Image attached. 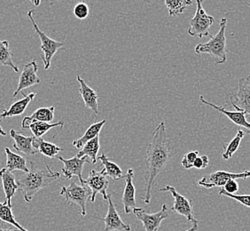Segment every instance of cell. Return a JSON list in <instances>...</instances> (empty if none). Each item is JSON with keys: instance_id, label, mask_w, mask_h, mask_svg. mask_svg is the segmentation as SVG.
I'll list each match as a JSON object with an SVG mask.
<instances>
[{"instance_id": "6da1fadb", "label": "cell", "mask_w": 250, "mask_h": 231, "mask_svg": "<svg viewBox=\"0 0 250 231\" xmlns=\"http://www.w3.org/2000/svg\"><path fill=\"white\" fill-rule=\"evenodd\" d=\"M170 140L167 136L164 122H161L154 129L152 139L146 149V174H145V204H149L152 198V189L160 173L164 170L171 159Z\"/></svg>"}, {"instance_id": "7a4b0ae2", "label": "cell", "mask_w": 250, "mask_h": 231, "mask_svg": "<svg viewBox=\"0 0 250 231\" xmlns=\"http://www.w3.org/2000/svg\"><path fill=\"white\" fill-rule=\"evenodd\" d=\"M29 164V172L23 173L17 181L18 190L22 193L27 203L31 202L37 193L42 188H46L61 176V173L53 172L46 163H44V168L39 167L32 161H30Z\"/></svg>"}, {"instance_id": "3957f363", "label": "cell", "mask_w": 250, "mask_h": 231, "mask_svg": "<svg viewBox=\"0 0 250 231\" xmlns=\"http://www.w3.org/2000/svg\"><path fill=\"white\" fill-rule=\"evenodd\" d=\"M227 19L222 18L219 29L215 36H210V40L205 44H199L195 46V53H208L212 57L217 59V64H223L227 61L226 29Z\"/></svg>"}, {"instance_id": "277c9868", "label": "cell", "mask_w": 250, "mask_h": 231, "mask_svg": "<svg viewBox=\"0 0 250 231\" xmlns=\"http://www.w3.org/2000/svg\"><path fill=\"white\" fill-rule=\"evenodd\" d=\"M215 20L213 16L208 15L202 6V0H196V12L195 15L190 20V26L188 33L192 37H198L202 39L203 37L210 36L209 29Z\"/></svg>"}, {"instance_id": "5b68a950", "label": "cell", "mask_w": 250, "mask_h": 231, "mask_svg": "<svg viewBox=\"0 0 250 231\" xmlns=\"http://www.w3.org/2000/svg\"><path fill=\"white\" fill-rule=\"evenodd\" d=\"M60 195L70 205L80 207L81 216L86 215V204L92 197V190L87 186H80L76 182H72L69 186L62 188Z\"/></svg>"}, {"instance_id": "8992f818", "label": "cell", "mask_w": 250, "mask_h": 231, "mask_svg": "<svg viewBox=\"0 0 250 231\" xmlns=\"http://www.w3.org/2000/svg\"><path fill=\"white\" fill-rule=\"evenodd\" d=\"M28 17H29L31 23L33 25L35 32L39 36V39L41 41V51H42L41 58H42V61H43L44 69H49V68L51 66L52 59L60 49L62 48L64 44L50 39L47 35H45L43 31L40 30L39 26L37 25L35 20H34L33 10L29 11Z\"/></svg>"}, {"instance_id": "52a82bcc", "label": "cell", "mask_w": 250, "mask_h": 231, "mask_svg": "<svg viewBox=\"0 0 250 231\" xmlns=\"http://www.w3.org/2000/svg\"><path fill=\"white\" fill-rule=\"evenodd\" d=\"M229 99L228 105L236 111H244L250 116V74L239 80V90L234 93H226Z\"/></svg>"}, {"instance_id": "ba28073f", "label": "cell", "mask_w": 250, "mask_h": 231, "mask_svg": "<svg viewBox=\"0 0 250 231\" xmlns=\"http://www.w3.org/2000/svg\"><path fill=\"white\" fill-rule=\"evenodd\" d=\"M250 177V171H244L242 173H235L226 172V171H217L214 173L204 176L203 178L198 181V185L205 188L224 187L226 183L231 180L238 179H247Z\"/></svg>"}, {"instance_id": "9c48e42d", "label": "cell", "mask_w": 250, "mask_h": 231, "mask_svg": "<svg viewBox=\"0 0 250 231\" xmlns=\"http://www.w3.org/2000/svg\"><path fill=\"white\" fill-rule=\"evenodd\" d=\"M160 191L169 192L171 194L174 198L173 207H171V210L173 212H178V214L185 217L188 222L197 223V220L193 215V204L190 198L184 197L176 190V188L169 185L160 188Z\"/></svg>"}, {"instance_id": "30bf717a", "label": "cell", "mask_w": 250, "mask_h": 231, "mask_svg": "<svg viewBox=\"0 0 250 231\" xmlns=\"http://www.w3.org/2000/svg\"><path fill=\"white\" fill-rule=\"evenodd\" d=\"M132 212L137 217V219L142 222L146 231H158L163 221L168 216V207L165 204L163 205L159 212L153 214L147 213L142 207H136L132 210Z\"/></svg>"}, {"instance_id": "8fae6325", "label": "cell", "mask_w": 250, "mask_h": 231, "mask_svg": "<svg viewBox=\"0 0 250 231\" xmlns=\"http://www.w3.org/2000/svg\"><path fill=\"white\" fill-rule=\"evenodd\" d=\"M84 184L92 190L91 202H95L97 194H101L103 199L107 201V198H108L107 188L109 186V182H108V179L106 178V175H104L102 170L100 172H98L96 170H92L89 173L86 180H84Z\"/></svg>"}, {"instance_id": "7c38bea8", "label": "cell", "mask_w": 250, "mask_h": 231, "mask_svg": "<svg viewBox=\"0 0 250 231\" xmlns=\"http://www.w3.org/2000/svg\"><path fill=\"white\" fill-rule=\"evenodd\" d=\"M56 159L63 163L62 174L66 180L76 176L82 184L85 186L84 180L83 178V169L85 163H90V160L87 157H83L81 159L75 156L72 159H65L62 157H56Z\"/></svg>"}, {"instance_id": "4fadbf2b", "label": "cell", "mask_w": 250, "mask_h": 231, "mask_svg": "<svg viewBox=\"0 0 250 231\" xmlns=\"http://www.w3.org/2000/svg\"><path fill=\"white\" fill-rule=\"evenodd\" d=\"M38 70H39V66L36 63V60H33L25 65L20 75L18 87L14 92L13 97L17 96V94L19 92H21L22 90L33 87L35 85H38L41 82L40 78L38 77Z\"/></svg>"}, {"instance_id": "5bb4252c", "label": "cell", "mask_w": 250, "mask_h": 231, "mask_svg": "<svg viewBox=\"0 0 250 231\" xmlns=\"http://www.w3.org/2000/svg\"><path fill=\"white\" fill-rule=\"evenodd\" d=\"M105 223V231H130L129 224L122 221L118 212L116 211V207L113 203L111 196L107 198V212L106 216L102 219Z\"/></svg>"}, {"instance_id": "9a60e30c", "label": "cell", "mask_w": 250, "mask_h": 231, "mask_svg": "<svg viewBox=\"0 0 250 231\" xmlns=\"http://www.w3.org/2000/svg\"><path fill=\"white\" fill-rule=\"evenodd\" d=\"M133 170L131 168L128 169L127 173H125V186L122 198V203L124 205V212L127 214L130 213L132 210L137 207L136 188L133 183Z\"/></svg>"}, {"instance_id": "2e32d148", "label": "cell", "mask_w": 250, "mask_h": 231, "mask_svg": "<svg viewBox=\"0 0 250 231\" xmlns=\"http://www.w3.org/2000/svg\"><path fill=\"white\" fill-rule=\"evenodd\" d=\"M200 101L208 105V106L212 107L214 108L215 110H217V111H219L220 113H222L223 115L226 116V117H228L230 120L234 123L235 125H239V126H242V127H245L246 129H248L249 132L248 134L250 135V123L249 121L247 120V113L244 111H230L226 110L225 107L217 106L215 105L214 103L211 102H208L206 101L202 95L200 96Z\"/></svg>"}, {"instance_id": "e0dca14e", "label": "cell", "mask_w": 250, "mask_h": 231, "mask_svg": "<svg viewBox=\"0 0 250 231\" xmlns=\"http://www.w3.org/2000/svg\"><path fill=\"white\" fill-rule=\"evenodd\" d=\"M77 79L80 84L78 92L82 96L84 105L89 110H91L95 114V116L98 115L99 114V101H99V95H98V93L92 88L87 86L86 83L84 82V80L81 78L80 76H77Z\"/></svg>"}, {"instance_id": "ac0fdd59", "label": "cell", "mask_w": 250, "mask_h": 231, "mask_svg": "<svg viewBox=\"0 0 250 231\" xmlns=\"http://www.w3.org/2000/svg\"><path fill=\"white\" fill-rule=\"evenodd\" d=\"M10 135L14 140V148L16 151L24 153L27 156H33L38 153V150L33 147L34 136H25L12 129Z\"/></svg>"}, {"instance_id": "d6986e66", "label": "cell", "mask_w": 250, "mask_h": 231, "mask_svg": "<svg viewBox=\"0 0 250 231\" xmlns=\"http://www.w3.org/2000/svg\"><path fill=\"white\" fill-rule=\"evenodd\" d=\"M0 178L3 183V189L5 195V201L10 206L12 205V198L18 190V184L15 174L6 168L0 170Z\"/></svg>"}, {"instance_id": "ffe728a7", "label": "cell", "mask_w": 250, "mask_h": 231, "mask_svg": "<svg viewBox=\"0 0 250 231\" xmlns=\"http://www.w3.org/2000/svg\"><path fill=\"white\" fill-rule=\"evenodd\" d=\"M54 107H48V108H39L34 111L32 115L29 116H25L21 120V128L27 129L29 128V125L34 121H41L45 123H51L54 117Z\"/></svg>"}, {"instance_id": "44dd1931", "label": "cell", "mask_w": 250, "mask_h": 231, "mask_svg": "<svg viewBox=\"0 0 250 231\" xmlns=\"http://www.w3.org/2000/svg\"><path fill=\"white\" fill-rule=\"evenodd\" d=\"M23 98L21 99L19 101H15V103H13L8 110H5L3 111L0 116L2 119H5L7 117H12L15 116H21L24 113L27 107L29 106V103L32 101L34 97L36 96L35 92H31L28 95H25L24 93L21 92Z\"/></svg>"}, {"instance_id": "7402d4cb", "label": "cell", "mask_w": 250, "mask_h": 231, "mask_svg": "<svg viewBox=\"0 0 250 231\" xmlns=\"http://www.w3.org/2000/svg\"><path fill=\"white\" fill-rule=\"evenodd\" d=\"M99 160H101V162L100 167L104 166V168L102 169V172L106 177H109L114 181H119L125 178V173L120 168V166L114 163L113 161H111V159L107 158L104 153H102L99 157Z\"/></svg>"}, {"instance_id": "603a6c76", "label": "cell", "mask_w": 250, "mask_h": 231, "mask_svg": "<svg viewBox=\"0 0 250 231\" xmlns=\"http://www.w3.org/2000/svg\"><path fill=\"white\" fill-rule=\"evenodd\" d=\"M5 153L6 156L5 168L8 171L12 173L15 171H21L23 173L29 172V169L27 167L26 159L23 157L14 153L9 148H5Z\"/></svg>"}, {"instance_id": "cb8c5ba5", "label": "cell", "mask_w": 250, "mask_h": 231, "mask_svg": "<svg viewBox=\"0 0 250 231\" xmlns=\"http://www.w3.org/2000/svg\"><path fill=\"white\" fill-rule=\"evenodd\" d=\"M33 147L40 154L49 159L56 158L59 152L63 150L57 145L53 144L52 142H48V141H44L42 138H36V137H34Z\"/></svg>"}, {"instance_id": "d4e9b609", "label": "cell", "mask_w": 250, "mask_h": 231, "mask_svg": "<svg viewBox=\"0 0 250 231\" xmlns=\"http://www.w3.org/2000/svg\"><path fill=\"white\" fill-rule=\"evenodd\" d=\"M106 121L104 120L100 121L92 124L84 133V135H83L81 138L77 139V140H74L72 142V145L74 147H76L77 149H82L84 145L86 144L89 140L94 139L97 136L100 135L102 127L106 124Z\"/></svg>"}, {"instance_id": "484cf974", "label": "cell", "mask_w": 250, "mask_h": 231, "mask_svg": "<svg viewBox=\"0 0 250 231\" xmlns=\"http://www.w3.org/2000/svg\"><path fill=\"white\" fill-rule=\"evenodd\" d=\"M100 148H101V144H100V135H99L94 139L89 140L77 153V157L79 159H81L83 157H87L88 159H91L92 164H96L97 156L99 153Z\"/></svg>"}, {"instance_id": "4316f807", "label": "cell", "mask_w": 250, "mask_h": 231, "mask_svg": "<svg viewBox=\"0 0 250 231\" xmlns=\"http://www.w3.org/2000/svg\"><path fill=\"white\" fill-rule=\"evenodd\" d=\"M63 125H64L63 121H60V122L54 123V124L45 123V122H41V121H34L29 125V128L32 132L34 137L42 138V136L47 134L51 129H53L54 127H58V126L62 128Z\"/></svg>"}, {"instance_id": "83f0119b", "label": "cell", "mask_w": 250, "mask_h": 231, "mask_svg": "<svg viewBox=\"0 0 250 231\" xmlns=\"http://www.w3.org/2000/svg\"><path fill=\"white\" fill-rule=\"evenodd\" d=\"M0 221L11 224L15 227V229H18L21 231H29L21 226L19 222H16L15 215L13 213V206H10L6 202H0Z\"/></svg>"}, {"instance_id": "f1b7e54d", "label": "cell", "mask_w": 250, "mask_h": 231, "mask_svg": "<svg viewBox=\"0 0 250 231\" xmlns=\"http://www.w3.org/2000/svg\"><path fill=\"white\" fill-rule=\"evenodd\" d=\"M245 136V132L243 130H238L237 135L232 140L228 143V144H223V148H224V152L222 154V158L225 160H229L231 159L233 155L235 154L236 151L240 148L241 140L244 138Z\"/></svg>"}, {"instance_id": "f546056e", "label": "cell", "mask_w": 250, "mask_h": 231, "mask_svg": "<svg viewBox=\"0 0 250 231\" xmlns=\"http://www.w3.org/2000/svg\"><path fill=\"white\" fill-rule=\"evenodd\" d=\"M13 54L9 48L7 40H0V66L12 68L15 72H19V69L13 63Z\"/></svg>"}, {"instance_id": "4dcf8cb0", "label": "cell", "mask_w": 250, "mask_h": 231, "mask_svg": "<svg viewBox=\"0 0 250 231\" xmlns=\"http://www.w3.org/2000/svg\"><path fill=\"white\" fill-rule=\"evenodd\" d=\"M169 16L182 15L185 10L192 4V0H164Z\"/></svg>"}, {"instance_id": "1f68e13d", "label": "cell", "mask_w": 250, "mask_h": 231, "mask_svg": "<svg viewBox=\"0 0 250 231\" xmlns=\"http://www.w3.org/2000/svg\"><path fill=\"white\" fill-rule=\"evenodd\" d=\"M219 195L220 196H225L227 198H231L233 200H235L238 203H240L244 207H250V195H237V194H230L227 193L221 188L219 190Z\"/></svg>"}, {"instance_id": "d6a6232c", "label": "cell", "mask_w": 250, "mask_h": 231, "mask_svg": "<svg viewBox=\"0 0 250 231\" xmlns=\"http://www.w3.org/2000/svg\"><path fill=\"white\" fill-rule=\"evenodd\" d=\"M73 13L77 19L84 20L90 14V9H89V6L87 5L86 3L80 2L74 7Z\"/></svg>"}, {"instance_id": "836d02e7", "label": "cell", "mask_w": 250, "mask_h": 231, "mask_svg": "<svg viewBox=\"0 0 250 231\" xmlns=\"http://www.w3.org/2000/svg\"><path fill=\"white\" fill-rule=\"evenodd\" d=\"M199 155L198 150H193V151H189L184 155L183 159L181 164L183 165L185 169H191L193 167V162L194 160L197 159Z\"/></svg>"}, {"instance_id": "e575fe53", "label": "cell", "mask_w": 250, "mask_h": 231, "mask_svg": "<svg viewBox=\"0 0 250 231\" xmlns=\"http://www.w3.org/2000/svg\"><path fill=\"white\" fill-rule=\"evenodd\" d=\"M208 163H209V160L207 156L198 157L197 159H195L193 162L192 168L205 169L208 165Z\"/></svg>"}, {"instance_id": "d590c367", "label": "cell", "mask_w": 250, "mask_h": 231, "mask_svg": "<svg viewBox=\"0 0 250 231\" xmlns=\"http://www.w3.org/2000/svg\"><path fill=\"white\" fill-rule=\"evenodd\" d=\"M223 189L227 193L230 194H235L239 190V184L237 183V180H231L226 183L223 187Z\"/></svg>"}, {"instance_id": "8d00e7d4", "label": "cell", "mask_w": 250, "mask_h": 231, "mask_svg": "<svg viewBox=\"0 0 250 231\" xmlns=\"http://www.w3.org/2000/svg\"><path fill=\"white\" fill-rule=\"evenodd\" d=\"M198 231V222L197 223H193L192 227H191L190 229H188L187 231Z\"/></svg>"}, {"instance_id": "74e56055", "label": "cell", "mask_w": 250, "mask_h": 231, "mask_svg": "<svg viewBox=\"0 0 250 231\" xmlns=\"http://www.w3.org/2000/svg\"><path fill=\"white\" fill-rule=\"evenodd\" d=\"M34 5H36V6H39L40 5V3H41V0H29Z\"/></svg>"}, {"instance_id": "f35d334b", "label": "cell", "mask_w": 250, "mask_h": 231, "mask_svg": "<svg viewBox=\"0 0 250 231\" xmlns=\"http://www.w3.org/2000/svg\"><path fill=\"white\" fill-rule=\"evenodd\" d=\"M0 231H21L18 229H2L0 228Z\"/></svg>"}, {"instance_id": "ab89813d", "label": "cell", "mask_w": 250, "mask_h": 231, "mask_svg": "<svg viewBox=\"0 0 250 231\" xmlns=\"http://www.w3.org/2000/svg\"><path fill=\"white\" fill-rule=\"evenodd\" d=\"M1 119H2V118H1V116H0V120H1ZM0 135H2V136H5V135H6V133L2 129L1 125H0Z\"/></svg>"}, {"instance_id": "60d3db41", "label": "cell", "mask_w": 250, "mask_h": 231, "mask_svg": "<svg viewBox=\"0 0 250 231\" xmlns=\"http://www.w3.org/2000/svg\"><path fill=\"white\" fill-rule=\"evenodd\" d=\"M246 5H248V6H249V7H250V3H247V4H246Z\"/></svg>"}]
</instances>
